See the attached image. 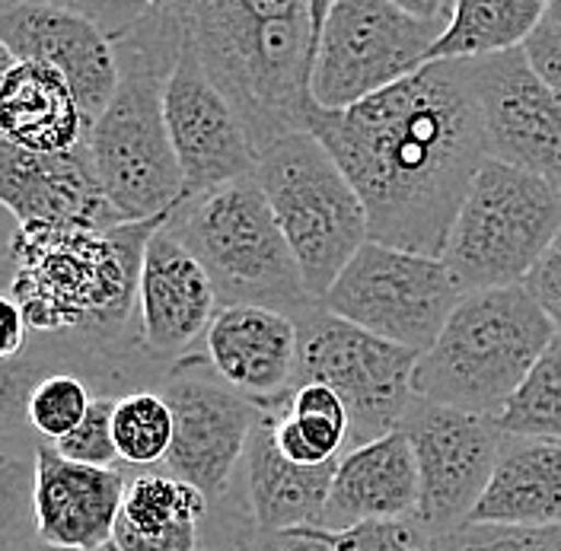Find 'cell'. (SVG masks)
I'll list each match as a JSON object with an SVG mask.
<instances>
[{"instance_id":"7402d4cb","label":"cell","mask_w":561,"mask_h":551,"mask_svg":"<svg viewBox=\"0 0 561 551\" xmlns=\"http://www.w3.org/2000/svg\"><path fill=\"white\" fill-rule=\"evenodd\" d=\"M0 131L7 144L33 153H68L90 138L68 80L45 65L13 61L7 51L0 77Z\"/></svg>"},{"instance_id":"d6a6232c","label":"cell","mask_w":561,"mask_h":551,"mask_svg":"<svg viewBox=\"0 0 561 551\" xmlns=\"http://www.w3.org/2000/svg\"><path fill=\"white\" fill-rule=\"evenodd\" d=\"M526 61L533 70L561 96V26L552 20H542V26L526 38Z\"/></svg>"},{"instance_id":"277c9868","label":"cell","mask_w":561,"mask_h":551,"mask_svg":"<svg viewBox=\"0 0 561 551\" xmlns=\"http://www.w3.org/2000/svg\"><path fill=\"white\" fill-rule=\"evenodd\" d=\"M556 335L526 287L462 294L440 338L421 354L415 399L497 421Z\"/></svg>"},{"instance_id":"8992f818","label":"cell","mask_w":561,"mask_h":551,"mask_svg":"<svg viewBox=\"0 0 561 551\" xmlns=\"http://www.w3.org/2000/svg\"><path fill=\"white\" fill-rule=\"evenodd\" d=\"M255 179L278 217L310 297L322 303L351 259L370 242L367 207L335 157L310 131L265 150Z\"/></svg>"},{"instance_id":"9c48e42d","label":"cell","mask_w":561,"mask_h":551,"mask_svg":"<svg viewBox=\"0 0 561 551\" xmlns=\"http://www.w3.org/2000/svg\"><path fill=\"white\" fill-rule=\"evenodd\" d=\"M459 300L462 290L444 259L367 242L325 294L322 310L424 354L440 338Z\"/></svg>"},{"instance_id":"5bb4252c","label":"cell","mask_w":561,"mask_h":551,"mask_svg":"<svg viewBox=\"0 0 561 551\" xmlns=\"http://www.w3.org/2000/svg\"><path fill=\"white\" fill-rule=\"evenodd\" d=\"M489 157L561 192V96L533 70L524 48L472 61Z\"/></svg>"},{"instance_id":"4316f807","label":"cell","mask_w":561,"mask_h":551,"mask_svg":"<svg viewBox=\"0 0 561 551\" xmlns=\"http://www.w3.org/2000/svg\"><path fill=\"white\" fill-rule=\"evenodd\" d=\"M112 434L125 469L131 472L160 469L173 449V409L157 389L122 395L112 417Z\"/></svg>"},{"instance_id":"8d00e7d4","label":"cell","mask_w":561,"mask_h":551,"mask_svg":"<svg viewBox=\"0 0 561 551\" xmlns=\"http://www.w3.org/2000/svg\"><path fill=\"white\" fill-rule=\"evenodd\" d=\"M546 20H552V23H559L561 26V0H552V3L546 7Z\"/></svg>"},{"instance_id":"603a6c76","label":"cell","mask_w":561,"mask_h":551,"mask_svg":"<svg viewBox=\"0 0 561 551\" xmlns=\"http://www.w3.org/2000/svg\"><path fill=\"white\" fill-rule=\"evenodd\" d=\"M469 523L507 529L561 526V444L504 434L491 482Z\"/></svg>"},{"instance_id":"9a60e30c","label":"cell","mask_w":561,"mask_h":551,"mask_svg":"<svg viewBox=\"0 0 561 551\" xmlns=\"http://www.w3.org/2000/svg\"><path fill=\"white\" fill-rule=\"evenodd\" d=\"M167 128L185 182L182 202L217 192L259 167L240 115L214 87L188 42L167 83Z\"/></svg>"},{"instance_id":"1f68e13d","label":"cell","mask_w":561,"mask_h":551,"mask_svg":"<svg viewBox=\"0 0 561 551\" xmlns=\"http://www.w3.org/2000/svg\"><path fill=\"white\" fill-rule=\"evenodd\" d=\"M526 294L539 303V310L552 319V325L561 332V230L556 240L549 242V249L542 252V259L536 262V268L524 280Z\"/></svg>"},{"instance_id":"3957f363","label":"cell","mask_w":561,"mask_h":551,"mask_svg":"<svg viewBox=\"0 0 561 551\" xmlns=\"http://www.w3.org/2000/svg\"><path fill=\"white\" fill-rule=\"evenodd\" d=\"M112 33L118 55V90L90 128V153L105 195L125 223L173 214L185 182L167 128V83L185 48L179 3L93 7Z\"/></svg>"},{"instance_id":"30bf717a","label":"cell","mask_w":561,"mask_h":551,"mask_svg":"<svg viewBox=\"0 0 561 551\" xmlns=\"http://www.w3.org/2000/svg\"><path fill=\"white\" fill-rule=\"evenodd\" d=\"M300 332V382H322L342 399L351 421L348 449L374 444L402 427L415 402L412 382L421 354L377 338L325 310L307 319Z\"/></svg>"},{"instance_id":"2e32d148","label":"cell","mask_w":561,"mask_h":551,"mask_svg":"<svg viewBox=\"0 0 561 551\" xmlns=\"http://www.w3.org/2000/svg\"><path fill=\"white\" fill-rule=\"evenodd\" d=\"M0 198L16 227L108 230L125 223L105 195L90 144L68 153H33L0 140Z\"/></svg>"},{"instance_id":"ffe728a7","label":"cell","mask_w":561,"mask_h":551,"mask_svg":"<svg viewBox=\"0 0 561 551\" xmlns=\"http://www.w3.org/2000/svg\"><path fill=\"white\" fill-rule=\"evenodd\" d=\"M419 459L412 440L405 431H392L339 459L322 529L345 532L364 523L409 519L419 514Z\"/></svg>"},{"instance_id":"d4e9b609","label":"cell","mask_w":561,"mask_h":551,"mask_svg":"<svg viewBox=\"0 0 561 551\" xmlns=\"http://www.w3.org/2000/svg\"><path fill=\"white\" fill-rule=\"evenodd\" d=\"M275 447L297 466L339 462L348 449L351 421L342 399L322 382H300L290 402L272 412Z\"/></svg>"},{"instance_id":"8fae6325","label":"cell","mask_w":561,"mask_h":551,"mask_svg":"<svg viewBox=\"0 0 561 551\" xmlns=\"http://www.w3.org/2000/svg\"><path fill=\"white\" fill-rule=\"evenodd\" d=\"M157 392L170 402L175 421L173 449L160 469L195 484L214 507L224 504L237 487L262 409L210 370L205 351L173 364Z\"/></svg>"},{"instance_id":"4dcf8cb0","label":"cell","mask_w":561,"mask_h":551,"mask_svg":"<svg viewBox=\"0 0 561 551\" xmlns=\"http://www.w3.org/2000/svg\"><path fill=\"white\" fill-rule=\"evenodd\" d=\"M332 546L335 551H434V536L419 517H409L332 532Z\"/></svg>"},{"instance_id":"83f0119b","label":"cell","mask_w":561,"mask_h":551,"mask_svg":"<svg viewBox=\"0 0 561 551\" xmlns=\"http://www.w3.org/2000/svg\"><path fill=\"white\" fill-rule=\"evenodd\" d=\"M497 427L504 434L561 444V332L546 347L517 395L507 402L504 414L497 417Z\"/></svg>"},{"instance_id":"d590c367","label":"cell","mask_w":561,"mask_h":551,"mask_svg":"<svg viewBox=\"0 0 561 551\" xmlns=\"http://www.w3.org/2000/svg\"><path fill=\"white\" fill-rule=\"evenodd\" d=\"M3 551H70V549H55V546H45V542L35 536V539H23V542H16V546H7ZM103 551H115V549L108 546V549H103Z\"/></svg>"},{"instance_id":"7c38bea8","label":"cell","mask_w":561,"mask_h":551,"mask_svg":"<svg viewBox=\"0 0 561 551\" xmlns=\"http://www.w3.org/2000/svg\"><path fill=\"white\" fill-rule=\"evenodd\" d=\"M419 459L421 497L415 517L437 539L476 514L491 482L504 431L494 417L415 399L402 427Z\"/></svg>"},{"instance_id":"4fadbf2b","label":"cell","mask_w":561,"mask_h":551,"mask_svg":"<svg viewBox=\"0 0 561 551\" xmlns=\"http://www.w3.org/2000/svg\"><path fill=\"white\" fill-rule=\"evenodd\" d=\"M0 45L13 61L58 70L93 128L118 90L112 33L93 7L58 0H0Z\"/></svg>"},{"instance_id":"484cf974","label":"cell","mask_w":561,"mask_h":551,"mask_svg":"<svg viewBox=\"0 0 561 551\" xmlns=\"http://www.w3.org/2000/svg\"><path fill=\"white\" fill-rule=\"evenodd\" d=\"M210 510L214 504L195 484L173 479L163 469L131 472L115 532L163 536L182 526H208Z\"/></svg>"},{"instance_id":"836d02e7","label":"cell","mask_w":561,"mask_h":551,"mask_svg":"<svg viewBox=\"0 0 561 551\" xmlns=\"http://www.w3.org/2000/svg\"><path fill=\"white\" fill-rule=\"evenodd\" d=\"M30 345V325L16 303L3 297V360H13Z\"/></svg>"},{"instance_id":"ac0fdd59","label":"cell","mask_w":561,"mask_h":551,"mask_svg":"<svg viewBox=\"0 0 561 551\" xmlns=\"http://www.w3.org/2000/svg\"><path fill=\"white\" fill-rule=\"evenodd\" d=\"M210 370L262 412H280L297 382L304 357L300 322L265 307H220L205 332Z\"/></svg>"},{"instance_id":"d6986e66","label":"cell","mask_w":561,"mask_h":551,"mask_svg":"<svg viewBox=\"0 0 561 551\" xmlns=\"http://www.w3.org/2000/svg\"><path fill=\"white\" fill-rule=\"evenodd\" d=\"M128 475V469L70 462L51 444H35V536L55 549H108L122 517Z\"/></svg>"},{"instance_id":"6da1fadb","label":"cell","mask_w":561,"mask_h":551,"mask_svg":"<svg viewBox=\"0 0 561 551\" xmlns=\"http://www.w3.org/2000/svg\"><path fill=\"white\" fill-rule=\"evenodd\" d=\"M307 131L360 195L370 242L444 259L456 214L489 160L472 65H424L342 112L313 103Z\"/></svg>"},{"instance_id":"5b68a950","label":"cell","mask_w":561,"mask_h":551,"mask_svg":"<svg viewBox=\"0 0 561 551\" xmlns=\"http://www.w3.org/2000/svg\"><path fill=\"white\" fill-rule=\"evenodd\" d=\"M167 227L202 262L220 307H265L300 325L322 310L255 173L182 202Z\"/></svg>"},{"instance_id":"44dd1931","label":"cell","mask_w":561,"mask_h":551,"mask_svg":"<svg viewBox=\"0 0 561 551\" xmlns=\"http://www.w3.org/2000/svg\"><path fill=\"white\" fill-rule=\"evenodd\" d=\"M339 462L297 466L275 447L272 412H262L255 434L245 449L240 487L243 507L255 529L287 532V529H322V514Z\"/></svg>"},{"instance_id":"f1b7e54d","label":"cell","mask_w":561,"mask_h":551,"mask_svg":"<svg viewBox=\"0 0 561 551\" xmlns=\"http://www.w3.org/2000/svg\"><path fill=\"white\" fill-rule=\"evenodd\" d=\"M115 395H96L90 412L83 417V424L51 447L58 449L70 462L80 466H96V469H125L118 459V447H115V434H112V417H115Z\"/></svg>"},{"instance_id":"cb8c5ba5","label":"cell","mask_w":561,"mask_h":551,"mask_svg":"<svg viewBox=\"0 0 561 551\" xmlns=\"http://www.w3.org/2000/svg\"><path fill=\"white\" fill-rule=\"evenodd\" d=\"M546 7L542 0H456L454 23L431 48L427 65H472L517 51L542 26Z\"/></svg>"},{"instance_id":"e575fe53","label":"cell","mask_w":561,"mask_h":551,"mask_svg":"<svg viewBox=\"0 0 561 551\" xmlns=\"http://www.w3.org/2000/svg\"><path fill=\"white\" fill-rule=\"evenodd\" d=\"M202 551H243L233 526L227 519L220 517L217 510H210L208 526H205V546Z\"/></svg>"},{"instance_id":"7a4b0ae2","label":"cell","mask_w":561,"mask_h":551,"mask_svg":"<svg viewBox=\"0 0 561 551\" xmlns=\"http://www.w3.org/2000/svg\"><path fill=\"white\" fill-rule=\"evenodd\" d=\"M325 0H185V42L262 157L307 131Z\"/></svg>"},{"instance_id":"f546056e","label":"cell","mask_w":561,"mask_h":551,"mask_svg":"<svg viewBox=\"0 0 561 551\" xmlns=\"http://www.w3.org/2000/svg\"><path fill=\"white\" fill-rule=\"evenodd\" d=\"M434 551H561L559 529H507L466 523L434 539Z\"/></svg>"},{"instance_id":"ba28073f","label":"cell","mask_w":561,"mask_h":551,"mask_svg":"<svg viewBox=\"0 0 561 551\" xmlns=\"http://www.w3.org/2000/svg\"><path fill=\"white\" fill-rule=\"evenodd\" d=\"M447 20L419 16L405 0H335L319 35L313 100L342 112L427 65Z\"/></svg>"},{"instance_id":"52a82bcc","label":"cell","mask_w":561,"mask_h":551,"mask_svg":"<svg viewBox=\"0 0 561 551\" xmlns=\"http://www.w3.org/2000/svg\"><path fill=\"white\" fill-rule=\"evenodd\" d=\"M561 230V192L507 163L485 160L444 249L462 294L524 287Z\"/></svg>"},{"instance_id":"e0dca14e","label":"cell","mask_w":561,"mask_h":551,"mask_svg":"<svg viewBox=\"0 0 561 551\" xmlns=\"http://www.w3.org/2000/svg\"><path fill=\"white\" fill-rule=\"evenodd\" d=\"M167 223L147 245L138 294L140 347L163 370L195 354L220 310L208 272Z\"/></svg>"}]
</instances>
